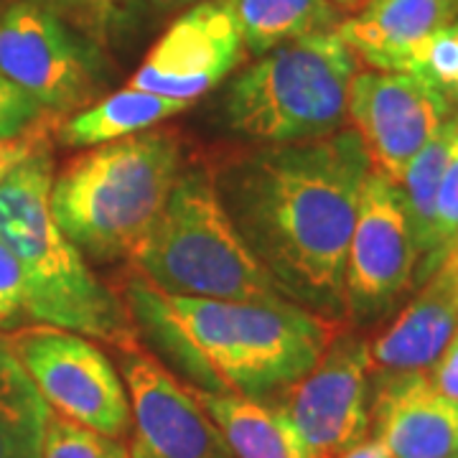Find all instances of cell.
Wrapping results in <instances>:
<instances>
[{
  "label": "cell",
  "instance_id": "6da1fadb",
  "mask_svg": "<svg viewBox=\"0 0 458 458\" xmlns=\"http://www.w3.org/2000/svg\"><path fill=\"white\" fill-rule=\"evenodd\" d=\"M372 171L352 125L327 138L260 146L214 174L232 225L285 295L339 321L361 186Z\"/></svg>",
  "mask_w": 458,
  "mask_h": 458
},
{
  "label": "cell",
  "instance_id": "7a4b0ae2",
  "mask_svg": "<svg viewBox=\"0 0 458 458\" xmlns=\"http://www.w3.org/2000/svg\"><path fill=\"white\" fill-rule=\"evenodd\" d=\"M123 301L140 336L186 377L191 387L276 403L309 375L342 331L339 321L298 303H250L168 295L138 273Z\"/></svg>",
  "mask_w": 458,
  "mask_h": 458
},
{
  "label": "cell",
  "instance_id": "3957f363",
  "mask_svg": "<svg viewBox=\"0 0 458 458\" xmlns=\"http://www.w3.org/2000/svg\"><path fill=\"white\" fill-rule=\"evenodd\" d=\"M51 179V146L38 148L0 176V240L26 280V318L114 349L140 342L123 295L89 270L82 252L54 222Z\"/></svg>",
  "mask_w": 458,
  "mask_h": 458
},
{
  "label": "cell",
  "instance_id": "277c9868",
  "mask_svg": "<svg viewBox=\"0 0 458 458\" xmlns=\"http://www.w3.org/2000/svg\"><path fill=\"white\" fill-rule=\"evenodd\" d=\"M183 165L181 135L168 128L84 148L51 179L54 222L84 260H131Z\"/></svg>",
  "mask_w": 458,
  "mask_h": 458
},
{
  "label": "cell",
  "instance_id": "5b68a950",
  "mask_svg": "<svg viewBox=\"0 0 458 458\" xmlns=\"http://www.w3.org/2000/svg\"><path fill=\"white\" fill-rule=\"evenodd\" d=\"M131 262L140 278L168 295L250 303L291 301L232 225L212 171L197 164L181 168L164 212Z\"/></svg>",
  "mask_w": 458,
  "mask_h": 458
},
{
  "label": "cell",
  "instance_id": "8992f818",
  "mask_svg": "<svg viewBox=\"0 0 458 458\" xmlns=\"http://www.w3.org/2000/svg\"><path fill=\"white\" fill-rule=\"evenodd\" d=\"M360 59L336 31L313 33L258 56L229 82L222 114L258 146L327 138L349 125V89Z\"/></svg>",
  "mask_w": 458,
  "mask_h": 458
},
{
  "label": "cell",
  "instance_id": "52a82bcc",
  "mask_svg": "<svg viewBox=\"0 0 458 458\" xmlns=\"http://www.w3.org/2000/svg\"><path fill=\"white\" fill-rule=\"evenodd\" d=\"M0 77L64 120L107 95L114 66L107 49L36 0L0 11Z\"/></svg>",
  "mask_w": 458,
  "mask_h": 458
},
{
  "label": "cell",
  "instance_id": "ba28073f",
  "mask_svg": "<svg viewBox=\"0 0 458 458\" xmlns=\"http://www.w3.org/2000/svg\"><path fill=\"white\" fill-rule=\"evenodd\" d=\"M51 410L110 438L131 436V400L120 369L92 339L33 324L3 336Z\"/></svg>",
  "mask_w": 458,
  "mask_h": 458
},
{
  "label": "cell",
  "instance_id": "9c48e42d",
  "mask_svg": "<svg viewBox=\"0 0 458 458\" xmlns=\"http://www.w3.org/2000/svg\"><path fill=\"white\" fill-rule=\"evenodd\" d=\"M418 247L400 186L369 171L344 267V313L369 324L415 288Z\"/></svg>",
  "mask_w": 458,
  "mask_h": 458
},
{
  "label": "cell",
  "instance_id": "30bf717a",
  "mask_svg": "<svg viewBox=\"0 0 458 458\" xmlns=\"http://www.w3.org/2000/svg\"><path fill=\"white\" fill-rule=\"evenodd\" d=\"M372 372L369 342L342 328L311 372L276 400L313 458H336L367 438Z\"/></svg>",
  "mask_w": 458,
  "mask_h": 458
},
{
  "label": "cell",
  "instance_id": "8fae6325",
  "mask_svg": "<svg viewBox=\"0 0 458 458\" xmlns=\"http://www.w3.org/2000/svg\"><path fill=\"white\" fill-rule=\"evenodd\" d=\"M131 400V458H234L222 430L140 342L114 349Z\"/></svg>",
  "mask_w": 458,
  "mask_h": 458
},
{
  "label": "cell",
  "instance_id": "7c38bea8",
  "mask_svg": "<svg viewBox=\"0 0 458 458\" xmlns=\"http://www.w3.org/2000/svg\"><path fill=\"white\" fill-rule=\"evenodd\" d=\"M441 89L408 72L360 69L346 120L360 132L372 171L400 183L408 164L451 117Z\"/></svg>",
  "mask_w": 458,
  "mask_h": 458
},
{
  "label": "cell",
  "instance_id": "4fadbf2b",
  "mask_svg": "<svg viewBox=\"0 0 458 458\" xmlns=\"http://www.w3.org/2000/svg\"><path fill=\"white\" fill-rule=\"evenodd\" d=\"M247 59L229 0H197L150 47L128 87L194 102Z\"/></svg>",
  "mask_w": 458,
  "mask_h": 458
},
{
  "label": "cell",
  "instance_id": "5bb4252c",
  "mask_svg": "<svg viewBox=\"0 0 458 458\" xmlns=\"http://www.w3.org/2000/svg\"><path fill=\"white\" fill-rule=\"evenodd\" d=\"M369 412L390 458L458 456V400L436 390L426 372L382 375Z\"/></svg>",
  "mask_w": 458,
  "mask_h": 458
},
{
  "label": "cell",
  "instance_id": "9a60e30c",
  "mask_svg": "<svg viewBox=\"0 0 458 458\" xmlns=\"http://www.w3.org/2000/svg\"><path fill=\"white\" fill-rule=\"evenodd\" d=\"M458 328V242L428 276L390 327L369 342L379 375L426 372Z\"/></svg>",
  "mask_w": 458,
  "mask_h": 458
},
{
  "label": "cell",
  "instance_id": "2e32d148",
  "mask_svg": "<svg viewBox=\"0 0 458 458\" xmlns=\"http://www.w3.org/2000/svg\"><path fill=\"white\" fill-rule=\"evenodd\" d=\"M458 21V0H367L336 33L367 69L397 72L418 41Z\"/></svg>",
  "mask_w": 458,
  "mask_h": 458
},
{
  "label": "cell",
  "instance_id": "e0dca14e",
  "mask_svg": "<svg viewBox=\"0 0 458 458\" xmlns=\"http://www.w3.org/2000/svg\"><path fill=\"white\" fill-rule=\"evenodd\" d=\"M191 390L214 426L222 430L234 458H313L278 403Z\"/></svg>",
  "mask_w": 458,
  "mask_h": 458
},
{
  "label": "cell",
  "instance_id": "ac0fdd59",
  "mask_svg": "<svg viewBox=\"0 0 458 458\" xmlns=\"http://www.w3.org/2000/svg\"><path fill=\"white\" fill-rule=\"evenodd\" d=\"M189 107L191 102L161 98V95H153L146 89H132L125 84L123 89L99 98L80 113L59 120L54 138L62 146L84 150V148L102 146V143L120 140L135 132L158 128L168 117H176Z\"/></svg>",
  "mask_w": 458,
  "mask_h": 458
},
{
  "label": "cell",
  "instance_id": "d6986e66",
  "mask_svg": "<svg viewBox=\"0 0 458 458\" xmlns=\"http://www.w3.org/2000/svg\"><path fill=\"white\" fill-rule=\"evenodd\" d=\"M247 54L262 56L313 33L336 31L344 13L331 0H229Z\"/></svg>",
  "mask_w": 458,
  "mask_h": 458
},
{
  "label": "cell",
  "instance_id": "ffe728a7",
  "mask_svg": "<svg viewBox=\"0 0 458 458\" xmlns=\"http://www.w3.org/2000/svg\"><path fill=\"white\" fill-rule=\"evenodd\" d=\"M49 410L0 336V458H41Z\"/></svg>",
  "mask_w": 458,
  "mask_h": 458
},
{
  "label": "cell",
  "instance_id": "44dd1931",
  "mask_svg": "<svg viewBox=\"0 0 458 458\" xmlns=\"http://www.w3.org/2000/svg\"><path fill=\"white\" fill-rule=\"evenodd\" d=\"M77 31L98 41L102 49L123 47L140 29L146 0H36Z\"/></svg>",
  "mask_w": 458,
  "mask_h": 458
},
{
  "label": "cell",
  "instance_id": "7402d4cb",
  "mask_svg": "<svg viewBox=\"0 0 458 458\" xmlns=\"http://www.w3.org/2000/svg\"><path fill=\"white\" fill-rule=\"evenodd\" d=\"M397 72H408L426 80L436 89H441L443 95L454 92L458 87V21L418 41L403 56Z\"/></svg>",
  "mask_w": 458,
  "mask_h": 458
},
{
  "label": "cell",
  "instance_id": "603a6c76",
  "mask_svg": "<svg viewBox=\"0 0 458 458\" xmlns=\"http://www.w3.org/2000/svg\"><path fill=\"white\" fill-rule=\"evenodd\" d=\"M41 458H131L128 445L49 410Z\"/></svg>",
  "mask_w": 458,
  "mask_h": 458
},
{
  "label": "cell",
  "instance_id": "cb8c5ba5",
  "mask_svg": "<svg viewBox=\"0 0 458 458\" xmlns=\"http://www.w3.org/2000/svg\"><path fill=\"white\" fill-rule=\"evenodd\" d=\"M454 131L448 143V156L443 164L438 199H436V250L433 270L445 258V252L458 242V113L454 114Z\"/></svg>",
  "mask_w": 458,
  "mask_h": 458
},
{
  "label": "cell",
  "instance_id": "d4e9b609",
  "mask_svg": "<svg viewBox=\"0 0 458 458\" xmlns=\"http://www.w3.org/2000/svg\"><path fill=\"white\" fill-rule=\"evenodd\" d=\"M47 117L44 107L21 87L0 77V140H13L33 131Z\"/></svg>",
  "mask_w": 458,
  "mask_h": 458
},
{
  "label": "cell",
  "instance_id": "484cf974",
  "mask_svg": "<svg viewBox=\"0 0 458 458\" xmlns=\"http://www.w3.org/2000/svg\"><path fill=\"white\" fill-rule=\"evenodd\" d=\"M18 313H26V280L13 252L0 240V328L13 327Z\"/></svg>",
  "mask_w": 458,
  "mask_h": 458
},
{
  "label": "cell",
  "instance_id": "4316f807",
  "mask_svg": "<svg viewBox=\"0 0 458 458\" xmlns=\"http://www.w3.org/2000/svg\"><path fill=\"white\" fill-rule=\"evenodd\" d=\"M56 123L59 120H54V117L47 114L33 131L23 132V135H18L13 140H0V176L8 174L21 161H26L38 148L51 146V138L56 132Z\"/></svg>",
  "mask_w": 458,
  "mask_h": 458
},
{
  "label": "cell",
  "instance_id": "83f0119b",
  "mask_svg": "<svg viewBox=\"0 0 458 458\" xmlns=\"http://www.w3.org/2000/svg\"><path fill=\"white\" fill-rule=\"evenodd\" d=\"M426 375L436 390H441L451 400H458V328L448 339V344L443 346L438 360L428 367Z\"/></svg>",
  "mask_w": 458,
  "mask_h": 458
},
{
  "label": "cell",
  "instance_id": "f1b7e54d",
  "mask_svg": "<svg viewBox=\"0 0 458 458\" xmlns=\"http://www.w3.org/2000/svg\"><path fill=\"white\" fill-rule=\"evenodd\" d=\"M336 458H390V454L385 451V445L379 443V438H361L360 443L349 445Z\"/></svg>",
  "mask_w": 458,
  "mask_h": 458
},
{
  "label": "cell",
  "instance_id": "f546056e",
  "mask_svg": "<svg viewBox=\"0 0 458 458\" xmlns=\"http://www.w3.org/2000/svg\"><path fill=\"white\" fill-rule=\"evenodd\" d=\"M158 11H179V8H189L197 0H150Z\"/></svg>",
  "mask_w": 458,
  "mask_h": 458
},
{
  "label": "cell",
  "instance_id": "4dcf8cb0",
  "mask_svg": "<svg viewBox=\"0 0 458 458\" xmlns=\"http://www.w3.org/2000/svg\"><path fill=\"white\" fill-rule=\"evenodd\" d=\"M342 13H357L367 0H331Z\"/></svg>",
  "mask_w": 458,
  "mask_h": 458
},
{
  "label": "cell",
  "instance_id": "1f68e13d",
  "mask_svg": "<svg viewBox=\"0 0 458 458\" xmlns=\"http://www.w3.org/2000/svg\"><path fill=\"white\" fill-rule=\"evenodd\" d=\"M445 99L451 102V107H454V105H458V87L454 89V92H448V95H445Z\"/></svg>",
  "mask_w": 458,
  "mask_h": 458
},
{
  "label": "cell",
  "instance_id": "d6a6232c",
  "mask_svg": "<svg viewBox=\"0 0 458 458\" xmlns=\"http://www.w3.org/2000/svg\"><path fill=\"white\" fill-rule=\"evenodd\" d=\"M5 3H8V0H0V11H3V8H5Z\"/></svg>",
  "mask_w": 458,
  "mask_h": 458
},
{
  "label": "cell",
  "instance_id": "836d02e7",
  "mask_svg": "<svg viewBox=\"0 0 458 458\" xmlns=\"http://www.w3.org/2000/svg\"><path fill=\"white\" fill-rule=\"evenodd\" d=\"M451 458H458V456H451Z\"/></svg>",
  "mask_w": 458,
  "mask_h": 458
}]
</instances>
